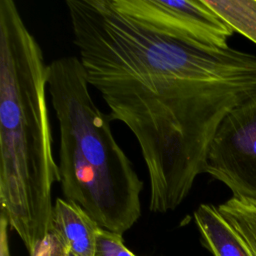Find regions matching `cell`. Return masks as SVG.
I'll list each match as a JSON object with an SVG mask.
<instances>
[{"instance_id": "6da1fadb", "label": "cell", "mask_w": 256, "mask_h": 256, "mask_svg": "<svg viewBox=\"0 0 256 256\" xmlns=\"http://www.w3.org/2000/svg\"><path fill=\"white\" fill-rule=\"evenodd\" d=\"M66 6L89 85L138 141L150 211L175 210L205 173L223 119L256 90V56L171 38L123 15L111 0Z\"/></svg>"}, {"instance_id": "7a4b0ae2", "label": "cell", "mask_w": 256, "mask_h": 256, "mask_svg": "<svg viewBox=\"0 0 256 256\" xmlns=\"http://www.w3.org/2000/svg\"><path fill=\"white\" fill-rule=\"evenodd\" d=\"M48 65L13 0L0 1V214L29 254L49 234L59 183L47 103Z\"/></svg>"}, {"instance_id": "3957f363", "label": "cell", "mask_w": 256, "mask_h": 256, "mask_svg": "<svg viewBox=\"0 0 256 256\" xmlns=\"http://www.w3.org/2000/svg\"><path fill=\"white\" fill-rule=\"evenodd\" d=\"M47 88L59 132L61 191L100 228L123 235L141 216L143 181L117 143L112 118L95 104L76 56L48 64Z\"/></svg>"}, {"instance_id": "277c9868", "label": "cell", "mask_w": 256, "mask_h": 256, "mask_svg": "<svg viewBox=\"0 0 256 256\" xmlns=\"http://www.w3.org/2000/svg\"><path fill=\"white\" fill-rule=\"evenodd\" d=\"M205 173L226 185L233 197L256 202V90L221 122Z\"/></svg>"}, {"instance_id": "5b68a950", "label": "cell", "mask_w": 256, "mask_h": 256, "mask_svg": "<svg viewBox=\"0 0 256 256\" xmlns=\"http://www.w3.org/2000/svg\"><path fill=\"white\" fill-rule=\"evenodd\" d=\"M114 8L171 38L225 49L234 30L204 0H111Z\"/></svg>"}, {"instance_id": "8992f818", "label": "cell", "mask_w": 256, "mask_h": 256, "mask_svg": "<svg viewBox=\"0 0 256 256\" xmlns=\"http://www.w3.org/2000/svg\"><path fill=\"white\" fill-rule=\"evenodd\" d=\"M99 225L77 204L57 198L51 228L66 250L74 256H95Z\"/></svg>"}, {"instance_id": "52a82bcc", "label": "cell", "mask_w": 256, "mask_h": 256, "mask_svg": "<svg viewBox=\"0 0 256 256\" xmlns=\"http://www.w3.org/2000/svg\"><path fill=\"white\" fill-rule=\"evenodd\" d=\"M194 219L203 245L214 256H254L217 207L200 205L194 212Z\"/></svg>"}, {"instance_id": "ba28073f", "label": "cell", "mask_w": 256, "mask_h": 256, "mask_svg": "<svg viewBox=\"0 0 256 256\" xmlns=\"http://www.w3.org/2000/svg\"><path fill=\"white\" fill-rule=\"evenodd\" d=\"M233 30L256 43V0H204Z\"/></svg>"}, {"instance_id": "9c48e42d", "label": "cell", "mask_w": 256, "mask_h": 256, "mask_svg": "<svg viewBox=\"0 0 256 256\" xmlns=\"http://www.w3.org/2000/svg\"><path fill=\"white\" fill-rule=\"evenodd\" d=\"M217 208L256 256V202L232 197Z\"/></svg>"}, {"instance_id": "30bf717a", "label": "cell", "mask_w": 256, "mask_h": 256, "mask_svg": "<svg viewBox=\"0 0 256 256\" xmlns=\"http://www.w3.org/2000/svg\"><path fill=\"white\" fill-rule=\"evenodd\" d=\"M95 256H138L129 250L122 235L99 229Z\"/></svg>"}, {"instance_id": "8fae6325", "label": "cell", "mask_w": 256, "mask_h": 256, "mask_svg": "<svg viewBox=\"0 0 256 256\" xmlns=\"http://www.w3.org/2000/svg\"><path fill=\"white\" fill-rule=\"evenodd\" d=\"M68 250L53 233H49L30 253V256H64Z\"/></svg>"}, {"instance_id": "7c38bea8", "label": "cell", "mask_w": 256, "mask_h": 256, "mask_svg": "<svg viewBox=\"0 0 256 256\" xmlns=\"http://www.w3.org/2000/svg\"><path fill=\"white\" fill-rule=\"evenodd\" d=\"M8 227L7 219L0 214V256H10Z\"/></svg>"}, {"instance_id": "4fadbf2b", "label": "cell", "mask_w": 256, "mask_h": 256, "mask_svg": "<svg viewBox=\"0 0 256 256\" xmlns=\"http://www.w3.org/2000/svg\"><path fill=\"white\" fill-rule=\"evenodd\" d=\"M64 256H74V255H73V254H71L69 251H67V252H66V254H65Z\"/></svg>"}]
</instances>
